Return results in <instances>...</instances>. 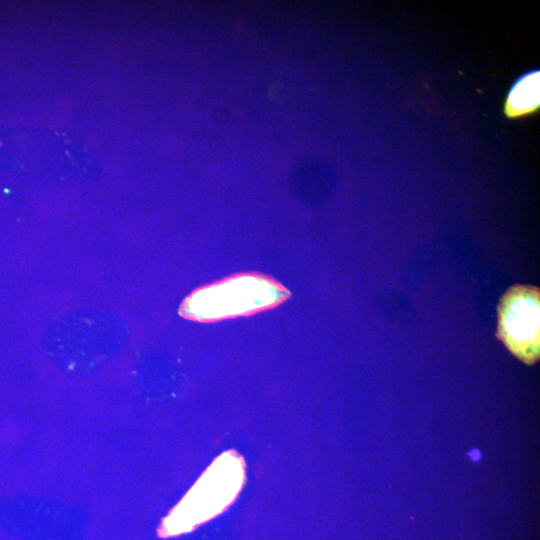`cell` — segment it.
Here are the masks:
<instances>
[{
  "label": "cell",
  "mask_w": 540,
  "mask_h": 540,
  "mask_svg": "<svg viewBox=\"0 0 540 540\" xmlns=\"http://www.w3.org/2000/svg\"><path fill=\"white\" fill-rule=\"evenodd\" d=\"M287 297L288 291L273 279L242 274L194 291L183 301L180 314L190 320L210 322L252 314Z\"/></svg>",
  "instance_id": "obj_1"
},
{
  "label": "cell",
  "mask_w": 540,
  "mask_h": 540,
  "mask_svg": "<svg viewBox=\"0 0 540 540\" xmlns=\"http://www.w3.org/2000/svg\"><path fill=\"white\" fill-rule=\"evenodd\" d=\"M497 337L526 364L539 359L540 294L530 285L509 288L498 304Z\"/></svg>",
  "instance_id": "obj_2"
},
{
  "label": "cell",
  "mask_w": 540,
  "mask_h": 540,
  "mask_svg": "<svg viewBox=\"0 0 540 540\" xmlns=\"http://www.w3.org/2000/svg\"><path fill=\"white\" fill-rule=\"evenodd\" d=\"M539 105V71L521 77L511 88L506 103V112L515 117L526 114Z\"/></svg>",
  "instance_id": "obj_3"
}]
</instances>
